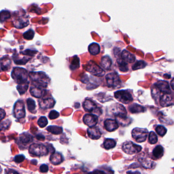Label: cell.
<instances>
[{
  "label": "cell",
  "mask_w": 174,
  "mask_h": 174,
  "mask_svg": "<svg viewBox=\"0 0 174 174\" xmlns=\"http://www.w3.org/2000/svg\"><path fill=\"white\" fill-rule=\"evenodd\" d=\"M29 77L34 86L39 87H47L50 83V79L43 72H31Z\"/></svg>",
  "instance_id": "6da1fadb"
},
{
  "label": "cell",
  "mask_w": 174,
  "mask_h": 174,
  "mask_svg": "<svg viewBox=\"0 0 174 174\" xmlns=\"http://www.w3.org/2000/svg\"><path fill=\"white\" fill-rule=\"evenodd\" d=\"M11 76L18 84H22L29 82L28 81V72L25 69L16 67L12 72Z\"/></svg>",
  "instance_id": "7a4b0ae2"
},
{
  "label": "cell",
  "mask_w": 174,
  "mask_h": 174,
  "mask_svg": "<svg viewBox=\"0 0 174 174\" xmlns=\"http://www.w3.org/2000/svg\"><path fill=\"white\" fill-rule=\"evenodd\" d=\"M48 148L44 145L38 143H33L29 147V153L36 156H43L48 154Z\"/></svg>",
  "instance_id": "3957f363"
},
{
  "label": "cell",
  "mask_w": 174,
  "mask_h": 174,
  "mask_svg": "<svg viewBox=\"0 0 174 174\" xmlns=\"http://www.w3.org/2000/svg\"><path fill=\"white\" fill-rule=\"evenodd\" d=\"M107 84L109 87L117 88L120 87L121 82L119 75L116 72L109 73L105 77Z\"/></svg>",
  "instance_id": "277c9868"
},
{
  "label": "cell",
  "mask_w": 174,
  "mask_h": 174,
  "mask_svg": "<svg viewBox=\"0 0 174 174\" xmlns=\"http://www.w3.org/2000/svg\"><path fill=\"white\" fill-rule=\"evenodd\" d=\"M115 97L117 100L124 104H128L133 101L132 94L127 90H120L115 92Z\"/></svg>",
  "instance_id": "5b68a950"
},
{
  "label": "cell",
  "mask_w": 174,
  "mask_h": 174,
  "mask_svg": "<svg viewBox=\"0 0 174 174\" xmlns=\"http://www.w3.org/2000/svg\"><path fill=\"white\" fill-rule=\"evenodd\" d=\"M86 70L95 76L103 77L105 74L104 70L92 61H90L88 62Z\"/></svg>",
  "instance_id": "8992f818"
},
{
  "label": "cell",
  "mask_w": 174,
  "mask_h": 174,
  "mask_svg": "<svg viewBox=\"0 0 174 174\" xmlns=\"http://www.w3.org/2000/svg\"><path fill=\"white\" fill-rule=\"evenodd\" d=\"M148 131L146 129L136 128L132 131V136L138 142H143L146 140Z\"/></svg>",
  "instance_id": "52a82bcc"
},
{
  "label": "cell",
  "mask_w": 174,
  "mask_h": 174,
  "mask_svg": "<svg viewBox=\"0 0 174 174\" xmlns=\"http://www.w3.org/2000/svg\"><path fill=\"white\" fill-rule=\"evenodd\" d=\"M142 149V146L132 142H126L122 146L123 151L125 153L130 155L139 153L141 151Z\"/></svg>",
  "instance_id": "ba28073f"
},
{
  "label": "cell",
  "mask_w": 174,
  "mask_h": 174,
  "mask_svg": "<svg viewBox=\"0 0 174 174\" xmlns=\"http://www.w3.org/2000/svg\"><path fill=\"white\" fill-rule=\"evenodd\" d=\"M13 113L16 119H22L25 117L26 116L25 104L22 101L19 100L15 103L14 106Z\"/></svg>",
  "instance_id": "9c48e42d"
},
{
  "label": "cell",
  "mask_w": 174,
  "mask_h": 174,
  "mask_svg": "<svg viewBox=\"0 0 174 174\" xmlns=\"http://www.w3.org/2000/svg\"><path fill=\"white\" fill-rule=\"evenodd\" d=\"M111 113L117 118H125L127 116V111L124 106L116 103L111 106Z\"/></svg>",
  "instance_id": "30bf717a"
},
{
  "label": "cell",
  "mask_w": 174,
  "mask_h": 174,
  "mask_svg": "<svg viewBox=\"0 0 174 174\" xmlns=\"http://www.w3.org/2000/svg\"><path fill=\"white\" fill-rule=\"evenodd\" d=\"M155 87L160 92L164 94H171V90L168 82L165 81H159L155 84Z\"/></svg>",
  "instance_id": "8fae6325"
},
{
  "label": "cell",
  "mask_w": 174,
  "mask_h": 174,
  "mask_svg": "<svg viewBox=\"0 0 174 174\" xmlns=\"http://www.w3.org/2000/svg\"><path fill=\"white\" fill-rule=\"evenodd\" d=\"M98 117L93 114H87L83 117V123L89 127H92L98 123Z\"/></svg>",
  "instance_id": "7c38bea8"
},
{
  "label": "cell",
  "mask_w": 174,
  "mask_h": 174,
  "mask_svg": "<svg viewBox=\"0 0 174 174\" xmlns=\"http://www.w3.org/2000/svg\"><path fill=\"white\" fill-rule=\"evenodd\" d=\"M40 108L43 109L52 108L55 104V101L51 98H47L45 99L41 100L39 102Z\"/></svg>",
  "instance_id": "4fadbf2b"
},
{
  "label": "cell",
  "mask_w": 174,
  "mask_h": 174,
  "mask_svg": "<svg viewBox=\"0 0 174 174\" xmlns=\"http://www.w3.org/2000/svg\"><path fill=\"white\" fill-rule=\"evenodd\" d=\"M104 127L108 132H113L117 130L119 128L118 123L116 120L107 119L104 122Z\"/></svg>",
  "instance_id": "5bb4252c"
},
{
  "label": "cell",
  "mask_w": 174,
  "mask_h": 174,
  "mask_svg": "<svg viewBox=\"0 0 174 174\" xmlns=\"http://www.w3.org/2000/svg\"><path fill=\"white\" fill-rule=\"evenodd\" d=\"M87 133L88 136L90 138L94 140H97L99 139L101 136V133L99 129L98 128L96 127H90L87 130Z\"/></svg>",
  "instance_id": "9a60e30c"
},
{
  "label": "cell",
  "mask_w": 174,
  "mask_h": 174,
  "mask_svg": "<svg viewBox=\"0 0 174 174\" xmlns=\"http://www.w3.org/2000/svg\"><path fill=\"white\" fill-rule=\"evenodd\" d=\"M139 161L142 164V166L145 168L153 169L156 165V163L154 161H152L151 159L147 157H142L139 159Z\"/></svg>",
  "instance_id": "2e32d148"
},
{
  "label": "cell",
  "mask_w": 174,
  "mask_h": 174,
  "mask_svg": "<svg viewBox=\"0 0 174 174\" xmlns=\"http://www.w3.org/2000/svg\"><path fill=\"white\" fill-rule=\"evenodd\" d=\"M174 104V101L170 94H164L160 98V104L163 107H167Z\"/></svg>",
  "instance_id": "e0dca14e"
},
{
  "label": "cell",
  "mask_w": 174,
  "mask_h": 174,
  "mask_svg": "<svg viewBox=\"0 0 174 174\" xmlns=\"http://www.w3.org/2000/svg\"><path fill=\"white\" fill-rule=\"evenodd\" d=\"M121 57L127 63H133L136 60L135 56L126 50H123L122 51L121 54Z\"/></svg>",
  "instance_id": "ac0fdd59"
},
{
  "label": "cell",
  "mask_w": 174,
  "mask_h": 174,
  "mask_svg": "<svg viewBox=\"0 0 174 174\" xmlns=\"http://www.w3.org/2000/svg\"><path fill=\"white\" fill-rule=\"evenodd\" d=\"M31 95L37 98H40L43 97L44 95V91L42 88L39 87H32L30 90Z\"/></svg>",
  "instance_id": "d6986e66"
},
{
  "label": "cell",
  "mask_w": 174,
  "mask_h": 174,
  "mask_svg": "<svg viewBox=\"0 0 174 174\" xmlns=\"http://www.w3.org/2000/svg\"><path fill=\"white\" fill-rule=\"evenodd\" d=\"M83 108L86 111L89 112H91L96 109L97 106L93 101L90 100H86L83 103Z\"/></svg>",
  "instance_id": "ffe728a7"
},
{
  "label": "cell",
  "mask_w": 174,
  "mask_h": 174,
  "mask_svg": "<svg viewBox=\"0 0 174 174\" xmlns=\"http://www.w3.org/2000/svg\"><path fill=\"white\" fill-rule=\"evenodd\" d=\"M50 161L54 165H58L63 161V157L59 153H55L50 157Z\"/></svg>",
  "instance_id": "44dd1931"
},
{
  "label": "cell",
  "mask_w": 174,
  "mask_h": 174,
  "mask_svg": "<svg viewBox=\"0 0 174 174\" xmlns=\"http://www.w3.org/2000/svg\"><path fill=\"white\" fill-rule=\"evenodd\" d=\"M88 50L91 54L96 55L100 53V47L98 44L93 43L90 45L88 47Z\"/></svg>",
  "instance_id": "7402d4cb"
},
{
  "label": "cell",
  "mask_w": 174,
  "mask_h": 174,
  "mask_svg": "<svg viewBox=\"0 0 174 174\" xmlns=\"http://www.w3.org/2000/svg\"><path fill=\"white\" fill-rule=\"evenodd\" d=\"M19 141L23 145H27L32 142L33 137L29 133H23L19 136Z\"/></svg>",
  "instance_id": "603a6c76"
},
{
  "label": "cell",
  "mask_w": 174,
  "mask_h": 174,
  "mask_svg": "<svg viewBox=\"0 0 174 174\" xmlns=\"http://www.w3.org/2000/svg\"><path fill=\"white\" fill-rule=\"evenodd\" d=\"M112 62L108 56H105L101 59V65L103 69L108 70L111 67Z\"/></svg>",
  "instance_id": "cb8c5ba5"
},
{
  "label": "cell",
  "mask_w": 174,
  "mask_h": 174,
  "mask_svg": "<svg viewBox=\"0 0 174 174\" xmlns=\"http://www.w3.org/2000/svg\"><path fill=\"white\" fill-rule=\"evenodd\" d=\"M129 110L132 113L143 112L145 111V108L139 104H133L129 107Z\"/></svg>",
  "instance_id": "d4e9b609"
},
{
  "label": "cell",
  "mask_w": 174,
  "mask_h": 174,
  "mask_svg": "<svg viewBox=\"0 0 174 174\" xmlns=\"http://www.w3.org/2000/svg\"><path fill=\"white\" fill-rule=\"evenodd\" d=\"M10 59H0V71H7L10 67Z\"/></svg>",
  "instance_id": "484cf974"
},
{
  "label": "cell",
  "mask_w": 174,
  "mask_h": 174,
  "mask_svg": "<svg viewBox=\"0 0 174 174\" xmlns=\"http://www.w3.org/2000/svg\"><path fill=\"white\" fill-rule=\"evenodd\" d=\"M47 130L53 134L58 135L63 132V128L57 126H50L47 128Z\"/></svg>",
  "instance_id": "4316f807"
},
{
  "label": "cell",
  "mask_w": 174,
  "mask_h": 174,
  "mask_svg": "<svg viewBox=\"0 0 174 174\" xmlns=\"http://www.w3.org/2000/svg\"><path fill=\"white\" fill-rule=\"evenodd\" d=\"M164 148L161 146H156L153 151V155L155 158L158 159L161 158L164 155Z\"/></svg>",
  "instance_id": "83f0119b"
},
{
  "label": "cell",
  "mask_w": 174,
  "mask_h": 174,
  "mask_svg": "<svg viewBox=\"0 0 174 174\" xmlns=\"http://www.w3.org/2000/svg\"><path fill=\"white\" fill-rule=\"evenodd\" d=\"M117 63L118 64L119 67L121 72H126L128 70V67L127 63L124 62V60L121 58L117 59Z\"/></svg>",
  "instance_id": "f1b7e54d"
},
{
  "label": "cell",
  "mask_w": 174,
  "mask_h": 174,
  "mask_svg": "<svg viewBox=\"0 0 174 174\" xmlns=\"http://www.w3.org/2000/svg\"><path fill=\"white\" fill-rule=\"evenodd\" d=\"M116 142L115 140L111 138H107L104 141L103 143L104 148L105 149L110 150L111 149H113L116 146Z\"/></svg>",
  "instance_id": "f546056e"
},
{
  "label": "cell",
  "mask_w": 174,
  "mask_h": 174,
  "mask_svg": "<svg viewBox=\"0 0 174 174\" xmlns=\"http://www.w3.org/2000/svg\"><path fill=\"white\" fill-rule=\"evenodd\" d=\"M26 103L28 110L31 112H33L36 109V103L34 100L31 98H29L26 101Z\"/></svg>",
  "instance_id": "4dcf8cb0"
},
{
  "label": "cell",
  "mask_w": 174,
  "mask_h": 174,
  "mask_svg": "<svg viewBox=\"0 0 174 174\" xmlns=\"http://www.w3.org/2000/svg\"><path fill=\"white\" fill-rule=\"evenodd\" d=\"M28 87H29V82L22 84H18L17 86V90L19 92V94L22 95L26 92V91L28 90Z\"/></svg>",
  "instance_id": "1f68e13d"
},
{
  "label": "cell",
  "mask_w": 174,
  "mask_h": 174,
  "mask_svg": "<svg viewBox=\"0 0 174 174\" xmlns=\"http://www.w3.org/2000/svg\"><path fill=\"white\" fill-rule=\"evenodd\" d=\"M147 64L145 62L140 60L136 62L132 66V70H137L139 69H143L146 66Z\"/></svg>",
  "instance_id": "d6a6232c"
},
{
  "label": "cell",
  "mask_w": 174,
  "mask_h": 174,
  "mask_svg": "<svg viewBox=\"0 0 174 174\" xmlns=\"http://www.w3.org/2000/svg\"><path fill=\"white\" fill-rule=\"evenodd\" d=\"M155 130L157 133L160 136H164L167 133V132L166 128L164 126H161V125L157 126Z\"/></svg>",
  "instance_id": "836d02e7"
},
{
  "label": "cell",
  "mask_w": 174,
  "mask_h": 174,
  "mask_svg": "<svg viewBox=\"0 0 174 174\" xmlns=\"http://www.w3.org/2000/svg\"><path fill=\"white\" fill-rule=\"evenodd\" d=\"M158 141L157 136L156 134H155V132L153 131H151L149 134V142L151 144H155Z\"/></svg>",
  "instance_id": "e575fe53"
},
{
  "label": "cell",
  "mask_w": 174,
  "mask_h": 174,
  "mask_svg": "<svg viewBox=\"0 0 174 174\" xmlns=\"http://www.w3.org/2000/svg\"><path fill=\"white\" fill-rule=\"evenodd\" d=\"M79 66V59L77 56H75V58H74L72 61L71 64L70 66V69L71 70H75L78 69Z\"/></svg>",
  "instance_id": "d590c367"
},
{
  "label": "cell",
  "mask_w": 174,
  "mask_h": 174,
  "mask_svg": "<svg viewBox=\"0 0 174 174\" xmlns=\"http://www.w3.org/2000/svg\"><path fill=\"white\" fill-rule=\"evenodd\" d=\"M48 124L47 119L45 117H40L38 121V125L40 127L44 128L47 126Z\"/></svg>",
  "instance_id": "8d00e7d4"
},
{
  "label": "cell",
  "mask_w": 174,
  "mask_h": 174,
  "mask_svg": "<svg viewBox=\"0 0 174 174\" xmlns=\"http://www.w3.org/2000/svg\"><path fill=\"white\" fill-rule=\"evenodd\" d=\"M59 113L58 112L56 111V110H52V111L50 112L48 115V117L49 119L51 120H54V119H57L59 117Z\"/></svg>",
  "instance_id": "74e56055"
},
{
  "label": "cell",
  "mask_w": 174,
  "mask_h": 174,
  "mask_svg": "<svg viewBox=\"0 0 174 174\" xmlns=\"http://www.w3.org/2000/svg\"><path fill=\"white\" fill-rule=\"evenodd\" d=\"M25 159V156L23 155H18L15 157L14 160L16 163H22Z\"/></svg>",
  "instance_id": "f35d334b"
},
{
  "label": "cell",
  "mask_w": 174,
  "mask_h": 174,
  "mask_svg": "<svg viewBox=\"0 0 174 174\" xmlns=\"http://www.w3.org/2000/svg\"><path fill=\"white\" fill-rule=\"evenodd\" d=\"M48 167L47 164H42L40 167V171L41 173H47L48 171Z\"/></svg>",
  "instance_id": "ab89813d"
},
{
  "label": "cell",
  "mask_w": 174,
  "mask_h": 174,
  "mask_svg": "<svg viewBox=\"0 0 174 174\" xmlns=\"http://www.w3.org/2000/svg\"><path fill=\"white\" fill-rule=\"evenodd\" d=\"M6 116V112L4 110L0 108V121L4 119Z\"/></svg>",
  "instance_id": "60d3db41"
},
{
  "label": "cell",
  "mask_w": 174,
  "mask_h": 174,
  "mask_svg": "<svg viewBox=\"0 0 174 174\" xmlns=\"http://www.w3.org/2000/svg\"><path fill=\"white\" fill-rule=\"evenodd\" d=\"M36 138L38 140H41V141H43L44 139V136L42 135H37Z\"/></svg>",
  "instance_id": "b9f144b4"
},
{
  "label": "cell",
  "mask_w": 174,
  "mask_h": 174,
  "mask_svg": "<svg viewBox=\"0 0 174 174\" xmlns=\"http://www.w3.org/2000/svg\"><path fill=\"white\" fill-rule=\"evenodd\" d=\"M171 87L174 90V79H173L171 82Z\"/></svg>",
  "instance_id": "7bdbcfd3"
},
{
  "label": "cell",
  "mask_w": 174,
  "mask_h": 174,
  "mask_svg": "<svg viewBox=\"0 0 174 174\" xmlns=\"http://www.w3.org/2000/svg\"><path fill=\"white\" fill-rule=\"evenodd\" d=\"M4 129V127H3V124H2V123L0 124V131Z\"/></svg>",
  "instance_id": "ee69618b"
},
{
  "label": "cell",
  "mask_w": 174,
  "mask_h": 174,
  "mask_svg": "<svg viewBox=\"0 0 174 174\" xmlns=\"http://www.w3.org/2000/svg\"><path fill=\"white\" fill-rule=\"evenodd\" d=\"M1 172H2V168H1V166H0V173H1Z\"/></svg>",
  "instance_id": "f6af8a7d"
}]
</instances>
